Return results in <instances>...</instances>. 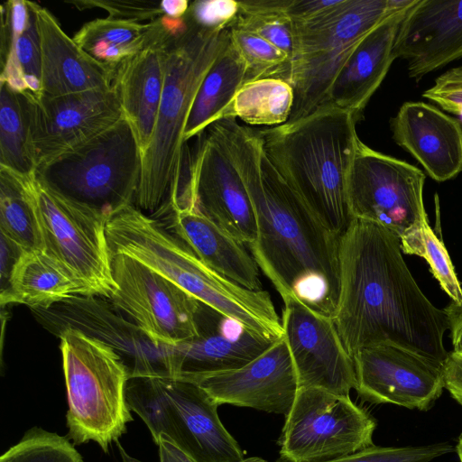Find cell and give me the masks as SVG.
I'll list each match as a JSON object with an SVG mask.
<instances>
[{"label": "cell", "instance_id": "33", "mask_svg": "<svg viewBox=\"0 0 462 462\" xmlns=\"http://www.w3.org/2000/svg\"><path fill=\"white\" fill-rule=\"evenodd\" d=\"M25 31L1 57L0 82L19 93L42 95V54L34 12Z\"/></svg>", "mask_w": 462, "mask_h": 462}, {"label": "cell", "instance_id": "15", "mask_svg": "<svg viewBox=\"0 0 462 462\" xmlns=\"http://www.w3.org/2000/svg\"><path fill=\"white\" fill-rule=\"evenodd\" d=\"M190 155L189 178L176 207L198 210L219 228L249 246L257 236L254 211L229 156L208 131Z\"/></svg>", "mask_w": 462, "mask_h": 462}, {"label": "cell", "instance_id": "39", "mask_svg": "<svg viewBox=\"0 0 462 462\" xmlns=\"http://www.w3.org/2000/svg\"><path fill=\"white\" fill-rule=\"evenodd\" d=\"M238 13V1L201 0L190 3L187 16L199 27L223 30L229 28Z\"/></svg>", "mask_w": 462, "mask_h": 462}, {"label": "cell", "instance_id": "38", "mask_svg": "<svg viewBox=\"0 0 462 462\" xmlns=\"http://www.w3.org/2000/svg\"><path fill=\"white\" fill-rule=\"evenodd\" d=\"M79 10L101 8L108 17L117 20L142 23L152 22L162 17L161 2L134 0H77L66 1Z\"/></svg>", "mask_w": 462, "mask_h": 462}, {"label": "cell", "instance_id": "37", "mask_svg": "<svg viewBox=\"0 0 462 462\" xmlns=\"http://www.w3.org/2000/svg\"><path fill=\"white\" fill-rule=\"evenodd\" d=\"M442 290L452 301L462 300V288L443 242L438 238L429 223L423 229V257Z\"/></svg>", "mask_w": 462, "mask_h": 462}, {"label": "cell", "instance_id": "4", "mask_svg": "<svg viewBox=\"0 0 462 462\" xmlns=\"http://www.w3.org/2000/svg\"><path fill=\"white\" fill-rule=\"evenodd\" d=\"M356 124L351 113L323 106L300 119L256 129L280 175L339 236L351 221L346 186L359 139Z\"/></svg>", "mask_w": 462, "mask_h": 462}, {"label": "cell", "instance_id": "23", "mask_svg": "<svg viewBox=\"0 0 462 462\" xmlns=\"http://www.w3.org/2000/svg\"><path fill=\"white\" fill-rule=\"evenodd\" d=\"M154 213L162 227L211 269L246 289L263 290L260 269L245 245L198 210L164 203Z\"/></svg>", "mask_w": 462, "mask_h": 462}, {"label": "cell", "instance_id": "40", "mask_svg": "<svg viewBox=\"0 0 462 462\" xmlns=\"http://www.w3.org/2000/svg\"><path fill=\"white\" fill-rule=\"evenodd\" d=\"M422 97L444 110L462 116V66L452 68L439 76Z\"/></svg>", "mask_w": 462, "mask_h": 462}, {"label": "cell", "instance_id": "45", "mask_svg": "<svg viewBox=\"0 0 462 462\" xmlns=\"http://www.w3.org/2000/svg\"><path fill=\"white\" fill-rule=\"evenodd\" d=\"M159 447L161 462H193L162 434L156 443ZM242 462H266L258 457H245Z\"/></svg>", "mask_w": 462, "mask_h": 462}, {"label": "cell", "instance_id": "19", "mask_svg": "<svg viewBox=\"0 0 462 462\" xmlns=\"http://www.w3.org/2000/svg\"><path fill=\"white\" fill-rule=\"evenodd\" d=\"M197 325L196 337L169 346L174 377L241 368L278 339L261 335L201 301Z\"/></svg>", "mask_w": 462, "mask_h": 462}, {"label": "cell", "instance_id": "21", "mask_svg": "<svg viewBox=\"0 0 462 462\" xmlns=\"http://www.w3.org/2000/svg\"><path fill=\"white\" fill-rule=\"evenodd\" d=\"M181 19L161 17V27L149 43L116 69L113 85L142 157L150 146L156 125L170 34Z\"/></svg>", "mask_w": 462, "mask_h": 462}, {"label": "cell", "instance_id": "26", "mask_svg": "<svg viewBox=\"0 0 462 462\" xmlns=\"http://www.w3.org/2000/svg\"><path fill=\"white\" fill-rule=\"evenodd\" d=\"M76 296H89L83 284L58 260L43 250L25 251L15 263L8 288L0 293L1 306L19 303L35 310Z\"/></svg>", "mask_w": 462, "mask_h": 462}, {"label": "cell", "instance_id": "2", "mask_svg": "<svg viewBox=\"0 0 462 462\" xmlns=\"http://www.w3.org/2000/svg\"><path fill=\"white\" fill-rule=\"evenodd\" d=\"M402 252L390 229L351 219L339 237L336 328L352 358L364 348L390 345L445 364L446 311L424 295Z\"/></svg>", "mask_w": 462, "mask_h": 462}, {"label": "cell", "instance_id": "1", "mask_svg": "<svg viewBox=\"0 0 462 462\" xmlns=\"http://www.w3.org/2000/svg\"><path fill=\"white\" fill-rule=\"evenodd\" d=\"M236 169L251 199L257 236L249 250L282 299L295 297L334 318L339 294V236L328 230L267 157L256 129L236 119L208 129Z\"/></svg>", "mask_w": 462, "mask_h": 462}, {"label": "cell", "instance_id": "20", "mask_svg": "<svg viewBox=\"0 0 462 462\" xmlns=\"http://www.w3.org/2000/svg\"><path fill=\"white\" fill-rule=\"evenodd\" d=\"M393 54L407 61L417 81L462 58V0H416L399 27Z\"/></svg>", "mask_w": 462, "mask_h": 462}, {"label": "cell", "instance_id": "3", "mask_svg": "<svg viewBox=\"0 0 462 462\" xmlns=\"http://www.w3.org/2000/svg\"><path fill=\"white\" fill-rule=\"evenodd\" d=\"M229 42V28L199 27L187 14L171 31L156 125L142 157L134 203L140 210L155 212L166 201H175L182 190L190 160L185 128L205 77Z\"/></svg>", "mask_w": 462, "mask_h": 462}, {"label": "cell", "instance_id": "5", "mask_svg": "<svg viewBox=\"0 0 462 462\" xmlns=\"http://www.w3.org/2000/svg\"><path fill=\"white\" fill-rule=\"evenodd\" d=\"M111 256L126 254L160 273L199 301L270 338L283 336L270 294L252 291L204 263L155 219L127 206L106 223Z\"/></svg>", "mask_w": 462, "mask_h": 462}, {"label": "cell", "instance_id": "17", "mask_svg": "<svg viewBox=\"0 0 462 462\" xmlns=\"http://www.w3.org/2000/svg\"><path fill=\"white\" fill-rule=\"evenodd\" d=\"M353 360L355 390L365 402L426 411L445 389V364L394 346L364 348Z\"/></svg>", "mask_w": 462, "mask_h": 462}, {"label": "cell", "instance_id": "44", "mask_svg": "<svg viewBox=\"0 0 462 462\" xmlns=\"http://www.w3.org/2000/svg\"><path fill=\"white\" fill-rule=\"evenodd\" d=\"M454 352L462 351V300L451 301L445 309Z\"/></svg>", "mask_w": 462, "mask_h": 462}, {"label": "cell", "instance_id": "35", "mask_svg": "<svg viewBox=\"0 0 462 462\" xmlns=\"http://www.w3.org/2000/svg\"><path fill=\"white\" fill-rule=\"evenodd\" d=\"M0 462H83V459L67 438L34 427L1 456Z\"/></svg>", "mask_w": 462, "mask_h": 462}, {"label": "cell", "instance_id": "36", "mask_svg": "<svg viewBox=\"0 0 462 462\" xmlns=\"http://www.w3.org/2000/svg\"><path fill=\"white\" fill-rule=\"evenodd\" d=\"M454 450L455 448L448 442L405 447H379L373 445L326 462H431ZM274 462L287 461L279 457Z\"/></svg>", "mask_w": 462, "mask_h": 462}, {"label": "cell", "instance_id": "24", "mask_svg": "<svg viewBox=\"0 0 462 462\" xmlns=\"http://www.w3.org/2000/svg\"><path fill=\"white\" fill-rule=\"evenodd\" d=\"M415 2L390 14L357 44L336 77L324 106L346 110L356 122L362 118L395 60L393 48L399 27Z\"/></svg>", "mask_w": 462, "mask_h": 462}, {"label": "cell", "instance_id": "8", "mask_svg": "<svg viewBox=\"0 0 462 462\" xmlns=\"http://www.w3.org/2000/svg\"><path fill=\"white\" fill-rule=\"evenodd\" d=\"M142 154L123 117L85 143L38 166L36 180L57 195L109 217L135 203Z\"/></svg>", "mask_w": 462, "mask_h": 462}, {"label": "cell", "instance_id": "28", "mask_svg": "<svg viewBox=\"0 0 462 462\" xmlns=\"http://www.w3.org/2000/svg\"><path fill=\"white\" fill-rule=\"evenodd\" d=\"M161 27V18L148 23L97 18L84 23L74 41L97 62L112 69L141 51Z\"/></svg>", "mask_w": 462, "mask_h": 462}, {"label": "cell", "instance_id": "25", "mask_svg": "<svg viewBox=\"0 0 462 462\" xmlns=\"http://www.w3.org/2000/svg\"><path fill=\"white\" fill-rule=\"evenodd\" d=\"M40 36L42 94L62 96L113 86L116 70L86 53L45 7L31 2Z\"/></svg>", "mask_w": 462, "mask_h": 462}, {"label": "cell", "instance_id": "14", "mask_svg": "<svg viewBox=\"0 0 462 462\" xmlns=\"http://www.w3.org/2000/svg\"><path fill=\"white\" fill-rule=\"evenodd\" d=\"M26 96L35 170L91 140L123 118L114 85L62 96Z\"/></svg>", "mask_w": 462, "mask_h": 462}, {"label": "cell", "instance_id": "16", "mask_svg": "<svg viewBox=\"0 0 462 462\" xmlns=\"http://www.w3.org/2000/svg\"><path fill=\"white\" fill-rule=\"evenodd\" d=\"M283 300L282 327L300 387H316L349 396L356 388L354 360L346 350L333 319L295 297Z\"/></svg>", "mask_w": 462, "mask_h": 462}, {"label": "cell", "instance_id": "43", "mask_svg": "<svg viewBox=\"0 0 462 462\" xmlns=\"http://www.w3.org/2000/svg\"><path fill=\"white\" fill-rule=\"evenodd\" d=\"M25 252L19 245L1 234V290L0 293L5 291L9 285L12 271Z\"/></svg>", "mask_w": 462, "mask_h": 462}, {"label": "cell", "instance_id": "30", "mask_svg": "<svg viewBox=\"0 0 462 462\" xmlns=\"http://www.w3.org/2000/svg\"><path fill=\"white\" fill-rule=\"evenodd\" d=\"M0 230L25 251L43 250L26 176L3 166H0Z\"/></svg>", "mask_w": 462, "mask_h": 462}, {"label": "cell", "instance_id": "7", "mask_svg": "<svg viewBox=\"0 0 462 462\" xmlns=\"http://www.w3.org/2000/svg\"><path fill=\"white\" fill-rule=\"evenodd\" d=\"M414 0H340L332 9L296 25V47L286 80L294 89L288 122L325 105L329 89L357 44L390 14Z\"/></svg>", "mask_w": 462, "mask_h": 462}, {"label": "cell", "instance_id": "27", "mask_svg": "<svg viewBox=\"0 0 462 462\" xmlns=\"http://www.w3.org/2000/svg\"><path fill=\"white\" fill-rule=\"evenodd\" d=\"M246 65L229 42L199 89L185 128V143L222 120L236 93L246 82Z\"/></svg>", "mask_w": 462, "mask_h": 462}, {"label": "cell", "instance_id": "31", "mask_svg": "<svg viewBox=\"0 0 462 462\" xmlns=\"http://www.w3.org/2000/svg\"><path fill=\"white\" fill-rule=\"evenodd\" d=\"M0 166L21 175L34 174L26 96L0 82Z\"/></svg>", "mask_w": 462, "mask_h": 462}, {"label": "cell", "instance_id": "34", "mask_svg": "<svg viewBox=\"0 0 462 462\" xmlns=\"http://www.w3.org/2000/svg\"><path fill=\"white\" fill-rule=\"evenodd\" d=\"M229 32L231 44L246 65V82L263 78L286 80L290 64L286 53L247 30L231 25Z\"/></svg>", "mask_w": 462, "mask_h": 462}, {"label": "cell", "instance_id": "46", "mask_svg": "<svg viewBox=\"0 0 462 462\" xmlns=\"http://www.w3.org/2000/svg\"><path fill=\"white\" fill-rule=\"evenodd\" d=\"M189 5L190 3L188 0H163L161 2L164 16L174 20L183 18L188 13Z\"/></svg>", "mask_w": 462, "mask_h": 462}, {"label": "cell", "instance_id": "18", "mask_svg": "<svg viewBox=\"0 0 462 462\" xmlns=\"http://www.w3.org/2000/svg\"><path fill=\"white\" fill-rule=\"evenodd\" d=\"M180 378L196 383L219 405L226 403L284 416L300 388L284 336L241 368Z\"/></svg>", "mask_w": 462, "mask_h": 462}, {"label": "cell", "instance_id": "11", "mask_svg": "<svg viewBox=\"0 0 462 462\" xmlns=\"http://www.w3.org/2000/svg\"><path fill=\"white\" fill-rule=\"evenodd\" d=\"M43 251L63 264L89 296L110 299L116 291L106 237L109 217L69 201L26 176Z\"/></svg>", "mask_w": 462, "mask_h": 462}, {"label": "cell", "instance_id": "6", "mask_svg": "<svg viewBox=\"0 0 462 462\" xmlns=\"http://www.w3.org/2000/svg\"><path fill=\"white\" fill-rule=\"evenodd\" d=\"M60 338L68 438L75 445L94 441L108 453L133 420L126 401L128 368L112 346L80 329L67 327Z\"/></svg>", "mask_w": 462, "mask_h": 462}, {"label": "cell", "instance_id": "13", "mask_svg": "<svg viewBox=\"0 0 462 462\" xmlns=\"http://www.w3.org/2000/svg\"><path fill=\"white\" fill-rule=\"evenodd\" d=\"M116 284L110 300L157 347L176 346L198 336L200 301L124 254L112 255Z\"/></svg>", "mask_w": 462, "mask_h": 462}, {"label": "cell", "instance_id": "12", "mask_svg": "<svg viewBox=\"0 0 462 462\" xmlns=\"http://www.w3.org/2000/svg\"><path fill=\"white\" fill-rule=\"evenodd\" d=\"M279 439L287 462H326L374 445V419L349 396L300 387Z\"/></svg>", "mask_w": 462, "mask_h": 462}, {"label": "cell", "instance_id": "9", "mask_svg": "<svg viewBox=\"0 0 462 462\" xmlns=\"http://www.w3.org/2000/svg\"><path fill=\"white\" fill-rule=\"evenodd\" d=\"M132 411L193 462H242L245 452L223 425L219 404L196 383L180 377H134L126 385Z\"/></svg>", "mask_w": 462, "mask_h": 462}, {"label": "cell", "instance_id": "10", "mask_svg": "<svg viewBox=\"0 0 462 462\" xmlns=\"http://www.w3.org/2000/svg\"><path fill=\"white\" fill-rule=\"evenodd\" d=\"M424 172L357 140L346 195L351 219L379 224L395 233L407 254L423 257Z\"/></svg>", "mask_w": 462, "mask_h": 462}, {"label": "cell", "instance_id": "32", "mask_svg": "<svg viewBox=\"0 0 462 462\" xmlns=\"http://www.w3.org/2000/svg\"><path fill=\"white\" fill-rule=\"evenodd\" d=\"M238 2L239 13L231 25L252 32L268 41L286 53L291 61L297 41L295 24L287 14L291 0Z\"/></svg>", "mask_w": 462, "mask_h": 462}, {"label": "cell", "instance_id": "29", "mask_svg": "<svg viewBox=\"0 0 462 462\" xmlns=\"http://www.w3.org/2000/svg\"><path fill=\"white\" fill-rule=\"evenodd\" d=\"M294 105V89L286 80L263 78L245 82L226 109L224 119L249 125L278 126L287 123Z\"/></svg>", "mask_w": 462, "mask_h": 462}, {"label": "cell", "instance_id": "47", "mask_svg": "<svg viewBox=\"0 0 462 462\" xmlns=\"http://www.w3.org/2000/svg\"><path fill=\"white\" fill-rule=\"evenodd\" d=\"M455 451L457 454L459 461L462 462V433L458 437L457 443L455 447Z\"/></svg>", "mask_w": 462, "mask_h": 462}, {"label": "cell", "instance_id": "41", "mask_svg": "<svg viewBox=\"0 0 462 462\" xmlns=\"http://www.w3.org/2000/svg\"><path fill=\"white\" fill-rule=\"evenodd\" d=\"M339 2L340 0H291L287 14L294 24L301 25L319 18Z\"/></svg>", "mask_w": 462, "mask_h": 462}, {"label": "cell", "instance_id": "22", "mask_svg": "<svg viewBox=\"0 0 462 462\" xmlns=\"http://www.w3.org/2000/svg\"><path fill=\"white\" fill-rule=\"evenodd\" d=\"M393 138L438 182L462 171V125L433 106L405 102L391 120Z\"/></svg>", "mask_w": 462, "mask_h": 462}, {"label": "cell", "instance_id": "42", "mask_svg": "<svg viewBox=\"0 0 462 462\" xmlns=\"http://www.w3.org/2000/svg\"><path fill=\"white\" fill-rule=\"evenodd\" d=\"M445 389L462 406V351L448 353L444 365Z\"/></svg>", "mask_w": 462, "mask_h": 462}]
</instances>
